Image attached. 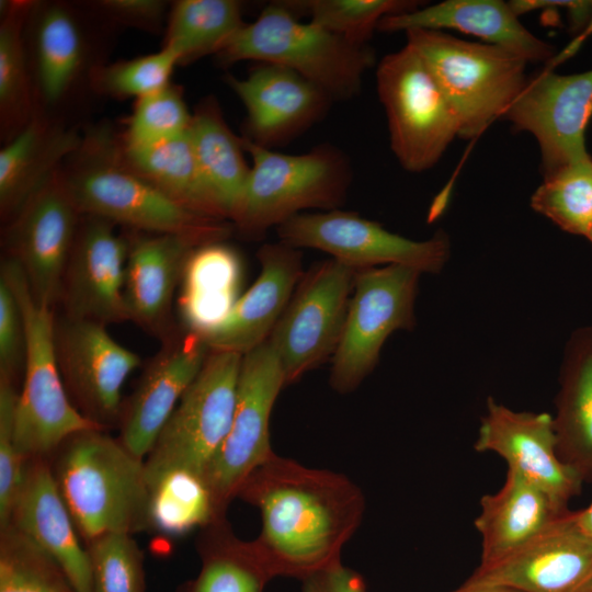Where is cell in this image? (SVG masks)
<instances>
[{
    "instance_id": "6da1fadb",
    "label": "cell",
    "mask_w": 592,
    "mask_h": 592,
    "mask_svg": "<svg viewBox=\"0 0 592 592\" xmlns=\"http://www.w3.org/2000/svg\"><path fill=\"white\" fill-rule=\"evenodd\" d=\"M238 497L260 511L262 527L252 542L274 578L303 580L341 560L365 512V497L348 476L276 453Z\"/></svg>"
},
{
    "instance_id": "7a4b0ae2",
    "label": "cell",
    "mask_w": 592,
    "mask_h": 592,
    "mask_svg": "<svg viewBox=\"0 0 592 592\" xmlns=\"http://www.w3.org/2000/svg\"><path fill=\"white\" fill-rule=\"evenodd\" d=\"M66 161L62 177L82 215L147 234L184 237L200 246L225 241L232 232L231 223L187 207L134 171L109 133L82 137Z\"/></svg>"
},
{
    "instance_id": "3957f363",
    "label": "cell",
    "mask_w": 592,
    "mask_h": 592,
    "mask_svg": "<svg viewBox=\"0 0 592 592\" xmlns=\"http://www.w3.org/2000/svg\"><path fill=\"white\" fill-rule=\"evenodd\" d=\"M52 466L61 498L84 544L107 533L150 528L144 459L104 429L70 436Z\"/></svg>"
},
{
    "instance_id": "277c9868",
    "label": "cell",
    "mask_w": 592,
    "mask_h": 592,
    "mask_svg": "<svg viewBox=\"0 0 592 592\" xmlns=\"http://www.w3.org/2000/svg\"><path fill=\"white\" fill-rule=\"evenodd\" d=\"M215 56L224 66L255 60L289 68L333 101L356 96L363 75L375 60L368 46L354 45L314 22H301L282 1L267 4Z\"/></svg>"
},
{
    "instance_id": "5b68a950",
    "label": "cell",
    "mask_w": 592,
    "mask_h": 592,
    "mask_svg": "<svg viewBox=\"0 0 592 592\" xmlns=\"http://www.w3.org/2000/svg\"><path fill=\"white\" fill-rule=\"evenodd\" d=\"M242 145L252 164L230 223L249 237H260L306 209H339L352 180L348 156L330 144L289 155Z\"/></svg>"
},
{
    "instance_id": "8992f818",
    "label": "cell",
    "mask_w": 592,
    "mask_h": 592,
    "mask_svg": "<svg viewBox=\"0 0 592 592\" xmlns=\"http://www.w3.org/2000/svg\"><path fill=\"white\" fill-rule=\"evenodd\" d=\"M0 273L16 294L25 329L23 385L14 421L15 442L26 458L46 457L76 433L103 428L84 418L67 394L56 355L54 309L35 301L16 261L5 257Z\"/></svg>"
},
{
    "instance_id": "52a82bcc",
    "label": "cell",
    "mask_w": 592,
    "mask_h": 592,
    "mask_svg": "<svg viewBox=\"0 0 592 592\" xmlns=\"http://www.w3.org/2000/svg\"><path fill=\"white\" fill-rule=\"evenodd\" d=\"M407 44L422 58L448 101L458 137L481 135L523 89L527 61L499 46L457 38L444 31L405 32Z\"/></svg>"
},
{
    "instance_id": "ba28073f",
    "label": "cell",
    "mask_w": 592,
    "mask_h": 592,
    "mask_svg": "<svg viewBox=\"0 0 592 592\" xmlns=\"http://www.w3.org/2000/svg\"><path fill=\"white\" fill-rule=\"evenodd\" d=\"M241 360L234 352H209L144 459L149 488L174 470L204 478L232 421Z\"/></svg>"
},
{
    "instance_id": "9c48e42d",
    "label": "cell",
    "mask_w": 592,
    "mask_h": 592,
    "mask_svg": "<svg viewBox=\"0 0 592 592\" xmlns=\"http://www.w3.org/2000/svg\"><path fill=\"white\" fill-rule=\"evenodd\" d=\"M376 88L390 147L408 172L431 169L459 134L457 118L431 71L408 44L378 62Z\"/></svg>"
},
{
    "instance_id": "30bf717a",
    "label": "cell",
    "mask_w": 592,
    "mask_h": 592,
    "mask_svg": "<svg viewBox=\"0 0 592 592\" xmlns=\"http://www.w3.org/2000/svg\"><path fill=\"white\" fill-rule=\"evenodd\" d=\"M284 386L280 358L269 341L242 355L232 421L204 475L216 520L226 517L247 479L274 454L270 419Z\"/></svg>"
},
{
    "instance_id": "8fae6325",
    "label": "cell",
    "mask_w": 592,
    "mask_h": 592,
    "mask_svg": "<svg viewBox=\"0 0 592 592\" xmlns=\"http://www.w3.org/2000/svg\"><path fill=\"white\" fill-rule=\"evenodd\" d=\"M421 272L405 265L358 270L339 345L331 358L330 386L353 391L373 372L380 350L397 330L415 325Z\"/></svg>"
},
{
    "instance_id": "7c38bea8",
    "label": "cell",
    "mask_w": 592,
    "mask_h": 592,
    "mask_svg": "<svg viewBox=\"0 0 592 592\" xmlns=\"http://www.w3.org/2000/svg\"><path fill=\"white\" fill-rule=\"evenodd\" d=\"M357 271L330 259L303 274L267 340L280 358L286 385L332 358Z\"/></svg>"
},
{
    "instance_id": "4fadbf2b",
    "label": "cell",
    "mask_w": 592,
    "mask_h": 592,
    "mask_svg": "<svg viewBox=\"0 0 592 592\" xmlns=\"http://www.w3.org/2000/svg\"><path fill=\"white\" fill-rule=\"evenodd\" d=\"M276 231L280 241L293 248L327 252L356 270L405 265L421 273H437L451 251L444 231L435 232L429 240L415 241L341 209L298 214L277 226Z\"/></svg>"
},
{
    "instance_id": "5bb4252c",
    "label": "cell",
    "mask_w": 592,
    "mask_h": 592,
    "mask_svg": "<svg viewBox=\"0 0 592 592\" xmlns=\"http://www.w3.org/2000/svg\"><path fill=\"white\" fill-rule=\"evenodd\" d=\"M81 217L60 168L7 223V257L21 266L41 305L53 308L60 299Z\"/></svg>"
},
{
    "instance_id": "9a60e30c",
    "label": "cell",
    "mask_w": 592,
    "mask_h": 592,
    "mask_svg": "<svg viewBox=\"0 0 592 592\" xmlns=\"http://www.w3.org/2000/svg\"><path fill=\"white\" fill-rule=\"evenodd\" d=\"M503 117L536 138L544 177L589 159L584 135L592 117V70L558 75L545 67L527 78Z\"/></svg>"
},
{
    "instance_id": "2e32d148",
    "label": "cell",
    "mask_w": 592,
    "mask_h": 592,
    "mask_svg": "<svg viewBox=\"0 0 592 592\" xmlns=\"http://www.w3.org/2000/svg\"><path fill=\"white\" fill-rule=\"evenodd\" d=\"M58 367L77 410L103 429L119 421L122 389L140 365L137 353L119 344L106 326L62 316L56 319Z\"/></svg>"
},
{
    "instance_id": "e0dca14e",
    "label": "cell",
    "mask_w": 592,
    "mask_h": 592,
    "mask_svg": "<svg viewBox=\"0 0 592 592\" xmlns=\"http://www.w3.org/2000/svg\"><path fill=\"white\" fill-rule=\"evenodd\" d=\"M114 225L82 215L62 280L65 317L106 327L129 321L124 296L129 241Z\"/></svg>"
},
{
    "instance_id": "ac0fdd59",
    "label": "cell",
    "mask_w": 592,
    "mask_h": 592,
    "mask_svg": "<svg viewBox=\"0 0 592 592\" xmlns=\"http://www.w3.org/2000/svg\"><path fill=\"white\" fill-rule=\"evenodd\" d=\"M144 368L123 403L119 441L145 459L180 399L200 374L210 350L190 331L172 332Z\"/></svg>"
},
{
    "instance_id": "d6986e66",
    "label": "cell",
    "mask_w": 592,
    "mask_h": 592,
    "mask_svg": "<svg viewBox=\"0 0 592 592\" xmlns=\"http://www.w3.org/2000/svg\"><path fill=\"white\" fill-rule=\"evenodd\" d=\"M226 83L247 111L243 137L269 149L320 122L333 101L299 73L274 64L260 62L244 78L228 75Z\"/></svg>"
},
{
    "instance_id": "ffe728a7",
    "label": "cell",
    "mask_w": 592,
    "mask_h": 592,
    "mask_svg": "<svg viewBox=\"0 0 592 592\" xmlns=\"http://www.w3.org/2000/svg\"><path fill=\"white\" fill-rule=\"evenodd\" d=\"M592 577V538L577 511L554 522L500 561L477 567L466 584H501L523 592H578Z\"/></svg>"
},
{
    "instance_id": "44dd1931",
    "label": "cell",
    "mask_w": 592,
    "mask_h": 592,
    "mask_svg": "<svg viewBox=\"0 0 592 592\" xmlns=\"http://www.w3.org/2000/svg\"><path fill=\"white\" fill-rule=\"evenodd\" d=\"M474 448L498 454L508 469L537 485L562 505L568 506L581 491L582 479L558 456L549 413L514 411L489 397Z\"/></svg>"
},
{
    "instance_id": "7402d4cb",
    "label": "cell",
    "mask_w": 592,
    "mask_h": 592,
    "mask_svg": "<svg viewBox=\"0 0 592 592\" xmlns=\"http://www.w3.org/2000/svg\"><path fill=\"white\" fill-rule=\"evenodd\" d=\"M261 272L228 316L201 335L210 351L241 355L269 340L299 280L301 253L282 241L258 252Z\"/></svg>"
},
{
    "instance_id": "603a6c76",
    "label": "cell",
    "mask_w": 592,
    "mask_h": 592,
    "mask_svg": "<svg viewBox=\"0 0 592 592\" xmlns=\"http://www.w3.org/2000/svg\"><path fill=\"white\" fill-rule=\"evenodd\" d=\"M7 524L14 526L56 560L77 592H92L86 548L46 457L29 459L23 485Z\"/></svg>"
},
{
    "instance_id": "cb8c5ba5",
    "label": "cell",
    "mask_w": 592,
    "mask_h": 592,
    "mask_svg": "<svg viewBox=\"0 0 592 592\" xmlns=\"http://www.w3.org/2000/svg\"><path fill=\"white\" fill-rule=\"evenodd\" d=\"M414 29L456 30L512 52L527 62L547 65L555 56L553 47L525 29L510 3L501 0H445L386 15L377 26L382 32Z\"/></svg>"
},
{
    "instance_id": "d4e9b609",
    "label": "cell",
    "mask_w": 592,
    "mask_h": 592,
    "mask_svg": "<svg viewBox=\"0 0 592 592\" xmlns=\"http://www.w3.org/2000/svg\"><path fill=\"white\" fill-rule=\"evenodd\" d=\"M128 241L124 296L129 321L164 339L173 332L170 311L186 261L200 244L158 234L133 236Z\"/></svg>"
},
{
    "instance_id": "484cf974",
    "label": "cell",
    "mask_w": 592,
    "mask_h": 592,
    "mask_svg": "<svg viewBox=\"0 0 592 592\" xmlns=\"http://www.w3.org/2000/svg\"><path fill=\"white\" fill-rule=\"evenodd\" d=\"M569 511L544 489L508 469L502 487L480 499V513L475 520L481 537L478 567L505 558Z\"/></svg>"
},
{
    "instance_id": "4316f807",
    "label": "cell",
    "mask_w": 592,
    "mask_h": 592,
    "mask_svg": "<svg viewBox=\"0 0 592 592\" xmlns=\"http://www.w3.org/2000/svg\"><path fill=\"white\" fill-rule=\"evenodd\" d=\"M82 137L33 115L0 150V210L5 223L62 167Z\"/></svg>"
},
{
    "instance_id": "83f0119b",
    "label": "cell",
    "mask_w": 592,
    "mask_h": 592,
    "mask_svg": "<svg viewBox=\"0 0 592 592\" xmlns=\"http://www.w3.org/2000/svg\"><path fill=\"white\" fill-rule=\"evenodd\" d=\"M553 417L560 460L582 481L592 479V328L570 335Z\"/></svg>"
},
{
    "instance_id": "f1b7e54d",
    "label": "cell",
    "mask_w": 592,
    "mask_h": 592,
    "mask_svg": "<svg viewBox=\"0 0 592 592\" xmlns=\"http://www.w3.org/2000/svg\"><path fill=\"white\" fill-rule=\"evenodd\" d=\"M242 263L220 242L196 247L179 286L178 309L183 330L203 335L231 311L240 298Z\"/></svg>"
},
{
    "instance_id": "f546056e",
    "label": "cell",
    "mask_w": 592,
    "mask_h": 592,
    "mask_svg": "<svg viewBox=\"0 0 592 592\" xmlns=\"http://www.w3.org/2000/svg\"><path fill=\"white\" fill-rule=\"evenodd\" d=\"M189 136L203 180L230 223L251 168L242 138L229 128L214 98L202 101L192 112Z\"/></svg>"
},
{
    "instance_id": "4dcf8cb0",
    "label": "cell",
    "mask_w": 592,
    "mask_h": 592,
    "mask_svg": "<svg viewBox=\"0 0 592 592\" xmlns=\"http://www.w3.org/2000/svg\"><path fill=\"white\" fill-rule=\"evenodd\" d=\"M197 548L201 570L179 592H263L274 578L253 542L238 538L226 517L203 527Z\"/></svg>"
},
{
    "instance_id": "1f68e13d",
    "label": "cell",
    "mask_w": 592,
    "mask_h": 592,
    "mask_svg": "<svg viewBox=\"0 0 592 592\" xmlns=\"http://www.w3.org/2000/svg\"><path fill=\"white\" fill-rule=\"evenodd\" d=\"M119 148L124 161L162 192L196 212L226 220L203 180L189 130L148 146L126 147L119 141Z\"/></svg>"
},
{
    "instance_id": "d6a6232c",
    "label": "cell",
    "mask_w": 592,
    "mask_h": 592,
    "mask_svg": "<svg viewBox=\"0 0 592 592\" xmlns=\"http://www.w3.org/2000/svg\"><path fill=\"white\" fill-rule=\"evenodd\" d=\"M162 47L179 65L216 55L246 24L235 0H180L172 4Z\"/></svg>"
},
{
    "instance_id": "836d02e7",
    "label": "cell",
    "mask_w": 592,
    "mask_h": 592,
    "mask_svg": "<svg viewBox=\"0 0 592 592\" xmlns=\"http://www.w3.org/2000/svg\"><path fill=\"white\" fill-rule=\"evenodd\" d=\"M36 76L46 102L60 100L78 78L84 45L75 15L60 4L43 9L35 25Z\"/></svg>"
},
{
    "instance_id": "e575fe53",
    "label": "cell",
    "mask_w": 592,
    "mask_h": 592,
    "mask_svg": "<svg viewBox=\"0 0 592 592\" xmlns=\"http://www.w3.org/2000/svg\"><path fill=\"white\" fill-rule=\"evenodd\" d=\"M34 5L31 1L1 4L0 117L2 129L12 137L34 115L23 39V26Z\"/></svg>"
},
{
    "instance_id": "d590c367",
    "label": "cell",
    "mask_w": 592,
    "mask_h": 592,
    "mask_svg": "<svg viewBox=\"0 0 592 592\" xmlns=\"http://www.w3.org/2000/svg\"><path fill=\"white\" fill-rule=\"evenodd\" d=\"M215 520L212 497L203 477L174 470L150 486V528L179 536Z\"/></svg>"
},
{
    "instance_id": "8d00e7d4",
    "label": "cell",
    "mask_w": 592,
    "mask_h": 592,
    "mask_svg": "<svg viewBox=\"0 0 592 592\" xmlns=\"http://www.w3.org/2000/svg\"><path fill=\"white\" fill-rule=\"evenodd\" d=\"M531 206L563 231L587 238L592 228V158L544 177Z\"/></svg>"
},
{
    "instance_id": "74e56055",
    "label": "cell",
    "mask_w": 592,
    "mask_h": 592,
    "mask_svg": "<svg viewBox=\"0 0 592 592\" xmlns=\"http://www.w3.org/2000/svg\"><path fill=\"white\" fill-rule=\"evenodd\" d=\"M0 592H77L59 563L11 524L0 527Z\"/></svg>"
},
{
    "instance_id": "f35d334b",
    "label": "cell",
    "mask_w": 592,
    "mask_h": 592,
    "mask_svg": "<svg viewBox=\"0 0 592 592\" xmlns=\"http://www.w3.org/2000/svg\"><path fill=\"white\" fill-rule=\"evenodd\" d=\"M296 16H305L348 42L367 46L386 15L414 10L418 1L408 0H296L282 1Z\"/></svg>"
},
{
    "instance_id": "ab89813d",
    "label": "cell",
    "mask_w": 592,
    "mask_h": 592,
    "mask_svg": "<svg viewBox=\"0 0 592 592\" xmlns=\"http://www.w3.org/2000/svg\"><path fill=\"white\" fill-rule=\"evenodd\" d=\"M92 592H145L144 553L127 533H107L84 544Z\"/></svg>"
},
{
    "instance_id": "60d3db41",
    "label": "cell",
    "mask_w": 592,
    "mask_h": 592,
    "mask_svg": "<svg viewBox=\"0 0 592 592\" xmlns=\"http://www.w3.org/2000/svg\"><path fill=\"white\" fill-rule=\"evenodd\" d=\"M191 121L181 89L170 83L136 100L121 143L140 147L171 139L187 132Z\"/></svg>"
},
{
    "instance_id": "b9f144b4",
    "label": "cell",
    "mask_w": 592,
    "mask_h": 592,
    "mask_svg": "<svg viewBox=\"0 0 592 592\" xmlns=\"http://www.w3.org/2000/svg\"><path fill=\"white\" fill-rule=\"evenodd\" d=\"M178 65L177 56L162 47L149 55L103 66L94 72L92 82L102 93L138 100L170 84Z\"/></svg>"
},
{
    "instance_id": "7bdbcfd3",
    "label": "cell",
    "mask_w": 592,
    "mask_h": 592,
    "mask_svg": "<svg viewBox=\"0 0 592 592\" xmlns=\"http://www.w3.org/2000/svg\"><path fill=\"white\" fill-rule=\"evenodd\" d=\"M19 391L15 383L0 378V526L7 524L23 485L29 458L18 448L14 435Z\"/></svg>"
},
{
    "instance_id": "ee69618b",
    "label": "cell",
    "mask_w": 592,
    "mask_h": 592,
    "mask_svg": "<svg viewBox=\"0 0 592 592\" xmlns=\"http://www.w3.org/2000/svg\"><path fill=\"white\" fill-rule=\"evenodd\" d=\"M25 329L14 289L0 273V378L16 382L24 365Z\"/></svg>"
},
{
    "instance_id": "f6af8a7d",
    "label": "cell",
    "mask_w": 592,
    "mask_h": 592,
    "mask_svg": "<svg viewBox=\"0 0 592 592\" xmlns=\"http://www.w3.org/2000/svg\"><path fill=\"white\" fill-rule=\"evenodd\" d=\"M93 5L115 21L145 30L159 29L167 11L161 0H102Z\"/></svg>"
},
{
    "instance_id": "bcb514c9",
    "label": "cell",
    "mask_w": 592,
    "mask_h": 592,
    "mask_svg": "<svg viewBox=\"0 0 592 592\" xmlns=\"http://www.w3.org/2000/svg\"><path fill=\"white\" fill-rule=\"evenodd\" d=\"M301 581V592H366L363 577L338 560Z\"/></svg>"
},
{
    "instance_id": "7dc6e473",
    "label": "cell",
    "mask_w": 592,
    "mask_h": 592,
    "mask_svg": "<svg viewBox=\"0 0 592 592\" xmlns=\"http://www.w3.org/2000/svg\"><path fill=\"white\" fill-rule=\"evenodd\" d=\"M592 35V5L589 21L583 31L569 44L567 45L559 54L555 55L554 58L546 65V68L554 69L557 65L563 62L565 60L572 57L585 42V39Z\"/></svg>"
},
{
    "instance_id": "c3c4849f",
    "label": "cell",
    "mask_w": 592,
    "mask_h": 592,
    "mask_svg": "<svg viewBox=\"0 0 592 592\" xmlns=\"http://www.w3.org/2000/svg\"><path fill=\"white\" fill-rule=\"evenodd\" d=\"M452 592H523L519 589L501 584H466Z\"/></svg>"
},
{
    "instance_id": "681fc988",
    "label": "cell",
    "mask_w": 592,
    "mask_h": 592,
    "mask_svg": "<svg viewBox=\"0 0 592 592\" xmlns=\"http://www.w3.org/2000/svg\"><path fill=\"white\" fill-rule=\"evenodd\" d=\"M577 520L582 530L592 538V502L585 509L577 511Z\"/></svg>"
},
{
    "instance_id": "f907efd6",
    "label": "cell",
    "mask_w": 592,
    "mask_h": 592,
    "mask_svg": "<svg viewBox=\"0 0 592 592\" xmlns=\"http://www.w3.org/2000/svg\"><path fill=\"white\" fill-rule=\"evenodd\" d=\"M578 592H592V577Z\"/></svg>"
},
{
    "instance_id": "816d5d0a",
    "label": "cell",
    "mask_w": 592,
    "mask_h": 592,
    "mask_svg": "<svg viewBox=\"0 0 592 592\" xmlns=\"http://www.w3.org/2000/svg\"><path fill=\"white\" fill-rule=\"evenodd\" d=\"M587 238H588V239L590 240V242L592 243V228H591V231H590V234H589V236H588Z\"/></svg>"
}]
</instances>
